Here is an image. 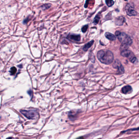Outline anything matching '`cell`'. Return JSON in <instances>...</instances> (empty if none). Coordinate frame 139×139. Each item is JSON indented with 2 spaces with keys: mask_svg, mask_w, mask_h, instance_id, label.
I'll use <instances>...</instances> for the list:
<instances>
[{
  "mask_svg": "<svg viewBox=\"0 0 139 139\" xmlns=\"http://www.w3.org/2000/svg\"><path fill=\"white\" fill-rule=\"evenodd\" d=\"M115 34L119 40L122 43L120 50L128 49V47L132 44V39L129 36L124 32H121L119 31H116Z\"/></svg>",
  "mask_w": 139,
  "mask_h": 139,
  "instance_id": "cell-1",
  "label": "cell"
},
{
  "mask_svg": "<svg viewBox=\"0 0 139 139\" xmlns=\"http://www.w3.org/2000/svg\"><path fill=\"white\" fill-rule=\"evenodd\" d=\"M29 21V18H27L24 21L23 23L24 24H27L28 22V21Z\"/></svg>",
  "mask_w": 139,
  "mask_h": 139,
  "instance_id": "cell-18",
  "label": "cell"
},
{
  "mask_svg": "<svg viewBox=\"0 0 139 139\" xmlns=\"http://www.w3.org/2000/svg\"><path fill=\"white\" fill-rule=\"evenodd\" d=\"M126 12L127 14L129 16H135L137 15V12L134 9V6L132 3H129L125 7Z\"/></svg>",
  "mask_w": 139,
  "mask_h": 139,
  "instance_id": "cell-5",
  "label": "cell"
},
{
  "mask_svg": "<svg viewBox=\"0 0 139 139\" xmlns=\"http://www.w3.org/2000/svg\"><path fill=\"white\" fill-rule=\"evenodd\" d=\"M100 19V17L98 15L96 16V17H95L94 19V22H93L94 23L95 25L97 24L99 21Z\"/></svg>",
  "mask_w": 139,
  "mask_h": 139,
  "instance_id": "cell-14",
  "label": "cell"
},
{
  "mask_svg": "<svg viewBox=\"0 0 139 139\" xmlns=\"http://www.w3.org/2000/svg\"><path fill=\"white\" fill-rule=\"evenodd\" d=\"M21 113L25 117H26L29 119L33 120L36 119L38 116V113L36 111L30 110H22L20 111Z\"/></svg>",
  "mask_w": 139,
  "mask_h": 139,
  "instance_id": "cell-4",
  "label": "cell"
},
{
  "mask_svg": "<svg viewBox=\"0 0 139 139\" xmlns=\"http://www.w3.org/2000/svg\"><path fill=\"white\" fill-rule=\"evenodd\" d=\"M121 55L124 57L128 58L133 63L135 64L138 62V61L136 57L135 56L133 53L128 49L123 50L121 53Z\"/></svg>",
  "mask_w": 139,
  "mask_h": 139,
  "instance_id": "cell-3",
  "label": "cell"
},
{
  "mask_svg": "<svg viewBox=\"0 0 139 139\" xmlns=\"http://www.w3.org/2000/svg\"><path fill=\"white\" fill-rule=\"evenodd\" d=\"M28 94L31 97L33 95V91L31 90H29V91H28Z\"/></svg>",
  "mask_w": 139,
  "mask_h": 139,
  "instance_id": "cell-17",
  "label": "cell"
},
{
  "mask_svg": "<svg viewBox=\"0 0 139 139\" xmlns=\"http://www.w3.org/2000/svg\"><path fill=\"white\" fill-rule=\"evenodd\" d=\"M125 0V1H127V0Z\"/></svg>",
  "mask_w": 139,
  "mask_h": 139,
  "instance_id": "cell-19",
  "label": "cell"
},
{
  "mask_svg": "<svg viewBox=\"0 0 139 139\" xmlns=\"http://www.w3.org/2000/svg\"><path fill=\"white\" fill-rule=\"evenodd\" d=\"M51 5L50 4H46L42 6L41 7L43 10H47L50 8L51 7Z\"/></svg>",
  "mask_w": 139,
  "mask_h": 139,
  "instance_id": "cell-15",
  "label": "cell"
},
{
  "mask_svg": "<svg viewBox=\"0 0 139 139\" xmlns=\"http://www.w3.org/2000/svg\"><path fill=\"white\" fill-rule=\"evenodd\" d=\"M69 39L74 41H79L80 40V35L75 34H70L68 36Z\"/></svg>",
  "mask_w": 139,
  "mask_h": 139,
  "instance_id": "cell-7",
  "label": "cell"
},
{
  "mask_svg": "<svg viewBox=\"0 0 139 139\" xmlns=\"http://www.w3.org/2000/svg\"><path fill=\"white\" fill-rule=\"evenodd\" d=\"M88 25H84V26L82 28V31L83 33H85L87 32V29L88 28Z\"/></svg>",
  "mask_w": 139,
  "mask_h": 139,
  "instance_id": "cell-16",
  "label": "cell"
},
{
  "mask_svg": "<svg viewBox=\"0 0 139 139\" xmlns=\"http://www.w3.org/2000/svg\"><path fill=\"white\" fill-rule=\"evenodd\" d=\"M17 72V69L15 67H13L10 69V72L11 75H14Z\"/></svg>",
  "mask_w": 139,
  "mask_h": 139,
  "instance_id": "cell-13",
  "label": "cell"
},
{
  "mask_svg": "<svg viewBox=\"0 0 139 139\" xmlns=\"http://www.w3.org/2000/svg\"><path fill=\"white\" fill-rule=\"evenodd\" d=\"M97 58L102 63L109 65L113 62L114 56L113 53L109 50H100L97 53Z\"/></svg>",
  "mask_w": 139,
  "mask_h": 139,
  "instance_id": "cell-2",
  "label": "cell"
},
{
  "mask_svg": "<svg viewBox=\"0 0 139 139\" xmlns=\"http://www.w3.org/2000/svg\"><path fill=\"white\" fill-rule=\"evenodd\" d=\"M105 2L106 5L109 7H111L114 3V2L113 1V0H106Z\"/></svg>",
  "mask_w": 139,
  "mask_h": 139,
  "instance_id": "cell-12",
  "label": "cell"
},
{
  "mask_svg": "<svg viewBox=\"0 0 139 139\" xmlns=\"http://www.w3.org/2000/svg\"><path fill=\"white\" fill-rule=\"evenodd\" d=\"M94 40H92L90 42H89V43H87L86 44H85L83 48V50L84 51H87L89 50V49L90 48L93 44H94Z\"/></svg>",
  "mask_w": 139,
  "mask_h": 139,
  "instance_id": "cell-11",
  "label": "cell"
},
{
  "mask_svg": "<svg viewBox=\"0 0 139 139\" xmlns=\"http://www.w3.org/2000/svg\"><path fill=\"white\" fill-rule=\"evenodd\" d=\"M132 91V87L129 85L125 86L122 89V91L124 94H130Z\"/></svg>",
  "mask_w": 139,
  "mask_h": 139,
  "instance_id": "cell-8",
  "label": "cell"
},
{
  "mask_svg": "<svg viewBox=\"0 0 139 139\" xmlns=\"http://www.w3.org/2000/svg\"><path fill=\"white\" fill-rule=\"evenodd\" d=\"M125 21V19L124 17H120L116 18L115 20V23L117 25H122Z\"/></svg>",
  "mask_w": 139,
  "mask_h": 139,
  "instance_id": "cell-9",
  "label": "cell"
},
{
  "mask_svg": "<svg viewBox=\"0 0 139 139\" xmlns=\"http://www.w3.org/2000/svg\"><path fill=\"white\" fill-rule=\"evenodd\" d=\"M105 36L107 39H108L109 40H110L113 41V40H116V36L113 34H112L111 33H109V32H106L105 34Z\"/></svg>",
  "mask_w": 139,
  "mask_h": 139,
  "instance_id": "cell-10",
  "label": "cell"
},
{
  "mask_svg": "<svg viewBox=\"0 0 139 139\" xmlns=\"http://www.w3.org/2000/svg\"><path fill=\"white\" fill-rule=\"evenodd\" d=\"M113 67L115 69H117V72L119 74H123L124 72V69L120 61L118 60H116L113 62Z\"/></svg>",
  "mask_w": 139,
  "mask_h": 139,
  "instance_id": "cell-6",
  "label": "cell"
}]
</instances>
